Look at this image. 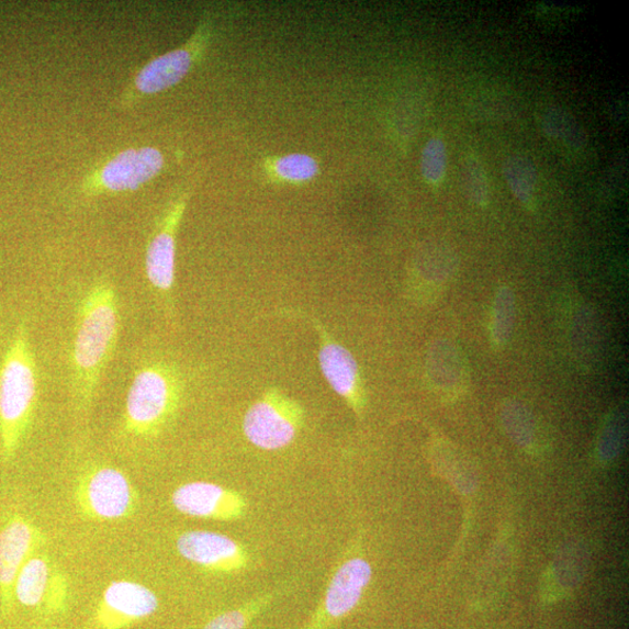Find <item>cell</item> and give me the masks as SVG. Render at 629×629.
<instances>
[{
	"mask_svg": "<svg viewBox=\"0 0 629 629\" xmlns=\"http://www.w3.org/2000/svg\"><path fill=\"white\" fill-rule=\"evenodd\" d=\"M120 328L116 290L108 278L98 279L81 299L76 316L71 384L80 416L90 412L102 374L116 349Z\"/></svg>",
	"mask_w": 629,
	"mask_h": 629,
	"instance_id": "1",
	"label": "cell"
},
{
	"mask_svg": "<svg viewBox=\"0 0 629 629\" xmlns=\"http://www.w3.org/2000/svg\"><path fill=\"white\" fill-rule=\"evenodd\" d=\"M37 371L25 321L19 323L0 366V451L10 463L32 426Z\"/></svg>",
	"mask_w": 629,
	"mask_h": 629,
	"instance_id": "2",
	"label": "cell"
},
{
	"mask_svg": "<svg viewBox=\"0 0 629 629\" xmlns=\"http://www.w3.org/2000/svg\"><path fill=\"white\" fill-rule=\"evenodd\" d=\"M181 394V378L175 367L164 361L144 363L132 378L120 435L141 441L157 437L176 415Z\"/></svg>",
	"mask_w": 629,
	"mask_h": 629,
	"instance_id": "3",
	"label": "cell"
},
{
	"mask_svg": "<svg viewBox=\"0 0 629 629\" xmlns=\"http://www.w3.org/2000/svg\"><path fill=\"white\" fill-rule=\"evenodd\" d=\"M212 36V21L204 18L184 45L154 57L133 76L121 93L119 106H135L143 100L181 83L203 59Z\"/></svg>",
	"mask_w": 629,
	"mask_h": 629,
	"instance_id": "4",
	"label": "cell"
},
{
	"mask_svg": "<svg viewBox=\"0 0 629 629\" xmlns=\"http://www.w3.org/2000/svg\"><path fill=\"white\" fill-rule=\"evenodd\" d=\"M166 166L162 151L154 146L132 147L94 167L79 189L83 198L137 192L161 175Z\"/></svg>",
	"mask_w": 629,
	"mask_h": 629,
	"instance_id": "5",
	"label": "cell"
},
{
	"mask_svg": "<svg viewBox=\"0 0 629 629\" xmlns=\"http://www.w3.org/2000/svg\"><path fill=\"white\" fill-rule=\"evenodd\" d=\"M75 502L91 520L126 519L136 513L139 498L128 476L110 467H94L82 473L75 486Z\"/></svg>",
	"mask_w": 629,
	"mask_h": 629,
	"instance_id": "6",
	"label": "cell"
},
{
	"mask_svg": "<svg viewBox=\"0 0 629 629\" xmlns=\"http://www.w3.org/2000/svg\"><path fill=\"white\" fill-rule=\"evenodd\" d=\"M189 193L181 192L164 210L149 236L145 255V273L149 289L165 304L171 306L177 274V237Z\"/></svg>",
	"mask_w": 629,
	"mask_h": 629,
	"instance_id": "7",
	"label": "cell"
},
{
	"mask_svg": "<svg viewBox=\"0 0 629 629\" xmlns=\"http://www.w3.org/2000/svg\"><path fill=\"white\" fill-rule=\"evenodd\" d=\"M303 424L301 406L278 390L267 391L245 414L244 434L254 446L279 450L290 446Z\"/></svg>",
	"mask_w": 629,
	"mask_h": 629,
	"instance_id": "8",
	"label": "cell"
},
{
	"mask_svg": "<svg viewBox=\"0 0 629 629\" xmlns=\"http://www.w3.org/2000/svg\"><path fill=\"white\" fill-rule=\"evenodd\" d=\"M158 608L157 595L146 585L114 581L105 587L94 608L93 624L99 629H125L154 616Z\"/></svg>",
	"mask_w": 629,
	"mask_h": 629,
	"instance_id": "9",
	"label": "cell"
},
{
	"mask_svg": "<svg viewBox=\"0 0 629 629\" xmlns=\"http://www.w3.org/2000/svg\"><path fill=\"white\" fill-rule=\"evenodd\" d=\"M45 541L41 529L21 514H12L0 528V602L4 611L13 604L19 571Z\"/></svg>",
	"mask_w": 629,
	"mask_h": 629,
	"instance_id": "10",
	"label": "cell"
},
{
	"mask_svg": "<svg viewBox=\"0 0 629 629\" xmlns=\"http://www.w3.org/2000/svg\"><path fill=\"white\" fill-rule=\"evenodd\" d=\"M314 326L319 338V367L332 389L360 414L366 405V394L359 368L351 352L341 347L314 317L303 315Z\"/></svg>",
	"mask_w": 629,
	"mask_h": 629,
	"instance_id": "11",
	"label": "cell"
},
{
	"mask_svg": "<svg viewBox=\"0 0 629 629\" xmlns=\"http://www.w3.org/2000/svg\"><path fill=\"white\" fill-rule=\"evenodd\" d=\"M68 595L66 576L41 555H33L24 564L14 583V599L26 607H44L50 614L63 611Z\"/></svg>",
	"mask_w": 629,
	"mask_h": 629,
	"instance_id": "12",
	"label": "cell"
},
{
	"mask_svg": "<svg viewBox=\"0 0 629 629\" xmlns=\"http://www.w3.org/2000/svg\"><path fill=\"white\" fill-rule=\"evenodd\" d=\"M170 501L184 516L200 519L232 521L242 518L246 510L240 493L207 482L181 485Z\"/></svg>",
	"mask_w": 629,
	"mask_h": 629,
	"instance_id": "13",
	"label": "cell"
},
{
	"mask_svg": "<svg viewBox=\"0 0 629 629\" xmlns=\"http://www.w3.org/2000/svg\"><path fill=\"white\" fill-rule=\"evenodd\" d=\"M177 549L184 560L213 573L232 574L247 565L245 549L215 531H186L179 537Z\"/></svg>",
	"mask_w": 629,
	"mask_h": 629,
	"instance_id": "14",
	"label": "cell"
},
{
	"mask_svg": "<svg viewBox=\"0 0 629 629\" xmlns=\"http://www.w3.org/2000/svg\"><path fill=\"white\" fill-rule=\"evenodd\" d=\"M372 579V568L363 559H351L340 565L327 591L324 608L334 619L347 616L363 596Z\"/></svg>",
	"mask_w": 629,
	"mask_h": 629,
	"instance_id": "15",
	"label": "cell"
},
{
	"mask_svg": "<svg viewBox=\"0 0 629 629\" xmlns=\"http://www.w3.org/2000/svg\"><path fill=\"white\" fill-rule=\"evenodd\" d=\"M430 377L438 387L456 390L468 380L465 361L450 341L438 342L430 357Z\"/></svg>",
	"mask_w": 629,
	"mask_h": 629,
	"instance_id": "16",
	"label": "cell"
},
{
	"mask_svg": "<svg viewBox=\"0 0 629 629\" xmlns=\"http://www.w3.org/2000/svg\"><path fill=\"white\" fill-rule=\"evenodd\" d=\"M541 128L548 138L561 141L576 150L587 143L584 128L576 122L573 114L560 106L548 108L542 113Z\"/></svg>",
	"mask_w": 629,
	"mask_h": 629,
	"instance_id": "17",
	"label": "cell"
},
{
	"mask_svg": "<svg viewBox=\"0 0 629 629\" xmlns=\"http://www.w3.org/2000/svg\"><path fill=\"white\" fill-rule=\"evenodd\" d=\"M504 178L516 199L526 207H531L538 184L536 165L526 157L512 156L503 165Z\"/></svg>",
	"mask_w": 629,
	"mask_h": 629,
	"instance_id": "18",
	"label": "cell"
},
{
	"mask_svg": "<svg viewBox=\"0 0 629 629\" xmlns=\"http://www.w3.org/2000/svg\"><path fill=\"white\" fill-rule=\"evenodd\" d=\"M266 167L274 180L293 184L310 182L319 175L317 160L304 154L272 158Z\"/></svg>",
	"mask_w": 629,
	"mask_h": 629,
	"instance_id": "19",
	"label": "cell"
},
{
	"mask_svg": "<svg viewBox=\"0 0 629 629\" xmlns=\"http://www.w3.org/2000/svg\"><path fill=\"white\" fill-rule=\"evenodd\" d=\"M516 296L507 285L495 294L491 319V337L495 348L503 349L513 333L517 314Z\"/></svg>",
	"mask_w": 629,
	"mask_h": 629,
	"instance_id": "20",
	"label": "cell"
},
{
	"mask_svg": "<svg viewBox=\"0 0 629 629\" xmlns=\"http://www.w3.org/2000/svg\"><path fill=\"white\" fill-rule=\"evenodd\" d=\"M425 272L437 284L448 283L453 277L459 259L448 244H436L429 247L425 254Z\"/></svg>",
	"mask_w": 629,
	"mask_h": 629,
	"instance_id": "21",
	"label": "cell"
},
{
	"mask_svg": "<svg viewBox=\"0 0 629 629\" xmlns=\"http://www.w3.org/2000/svg\"><path fill=\"white\" fill-rule=\"evenodd\" d=\"M462 181L468 199L476 206L488 203L490 190L485 169L480 159L470 155L462 167Z\"/></svg>",
	"mask_w": 629,
	"mask_h": 629,
	"instance_id": "22",
	"label": "cell"
},
{
	"mask_svg": "<svg viewBox=\"0 0 629 629\" xmlns=\"http://www.w3.org/2000/svg\"><path fill=\"white\" fill-rule=\"evenodd\" d=\"M503 93L495 90L475 92L470 99L469 106L475 117L484 121L505 120L510 116L509 104Z\"/></svg>",
	"mask_w": 629,
	"mask_h": 629,
	"instance_id": "23",
	"label": "cell"
},
{
	"mask_svg": "<svg viewBox=\"0 0 629 629\" xmlns=\"http://www.w3.org/2000/svg\"><path fill=\"white\" fill-rule=\"evenodd\" d=\"M447 170V148L441 138L434 137L425 146L422 157V171L425 180L433 186L441 183Z\"/></svg>",
	"mask_w": 629,
	"mask_h": 629,
	"instance_id": "24",
	"label": "cell"
},
{
	"mask_svg": "<svg viewBox=\"0 0 629 629\" xmlns=\"http://www.w3.org/2000/svg\"><path fill=\"white\" fill-rule=\"evenodd\" d=\"M505 419L507 422V427L514 437L518 438V441L523 443L530 442V419L524 407L516 403H510L505 407Z\"/></svg>",
	"mask_w": 629,
	"mask_h": 629,
	"instance_id": "25",
	"label": "cell"
},
{
	"mask_svg": "<svg viewBox=\"0 0 629 629\" xmlns=\"http://www.w3.org/2000/svg\"><path fill=\"white\" fill-rule=\"evenodd\" d=\"M247 624V613L231 611L210 621L203 629H244Z\"/></svg>",
	"mask_w": 629,
	"mask_h": 629,
	"instance_id": "26",
	"label": "cell"
}]
</instances>
